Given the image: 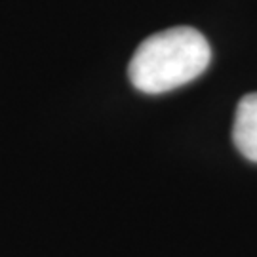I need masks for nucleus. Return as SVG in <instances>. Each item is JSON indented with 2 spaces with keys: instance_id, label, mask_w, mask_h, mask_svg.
Here are the masks:
<instances>
[{
  "instance_id": "obj_1",
  "label": "nucleus",
  "mask_w": 257,
  "mask_h": 257,
  "mask_svg": "<svg viewBox=\"0 0 257 257\" xmlns=\"http://www.w3.org/2000/svg\"><path fill=\"white\" fill-rule=\"evenodd\" d=\"M211 50L200 31L174 27L155 33L138 46L128 67L134 88L164 93L193 82L208 69Z\"/></svg>"
},
{
  "instance_id": "obj_2",
  "label": "nucleus",
  "mask_w": 257,
  "mask_h": 257,
  "mask_svg": "<svg viewBox=\"0 0 257 257\" xmlns=\"http://www.w3.org/2000/svg\"><path fill=\"white\" fill-rule=\"evenodd\" d=\"M232 141L240 155L257 164V93H248L240 99L234 114Z\"/></svg>"
}]
</instances>
